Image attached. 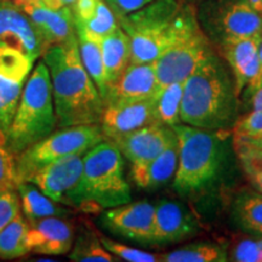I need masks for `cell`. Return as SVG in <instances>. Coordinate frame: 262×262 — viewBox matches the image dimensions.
<instances>
[{"label": "cell", "mask_w": 262, "mask_h": 262, "mask_svg": "<svg viewBox=\"0 0 262 262\" xmlns=\"http://www.w3.org/2000/svg\"><path fill=\"white\" fill-rule=\"evenodd\" d=\"M239 110L241 100L233 74L224 58L214 52L185 81L181 123L229 133Z\"/></svg>", "instance_id": "6da1fadb"}, {"label": "cell", "mask_w": 262, "mask_h": 262, "mask_svg": "<svg viewBox=\"0 0 262 262\" xmlns=\"http://www.w3.org/2000/svg\"><path fill=\"white\" fill-rule=\"evenodd\" d=\"M50 73L57 127L100 123L104 103L80 58L78 37L42 54Z\"/></svg>", "instance_id": "7a4b0ae2"}, {"label": "cell", "mask_w": 262, "mask_h": 262, "mask_svg": "<svg viewBox=\"0 0 262 262\" xmlns=\"http://www.w3.org/2000/svg\"><path fill=\"white\" fill-rule=\"evenodd\" d=\"M117 18L130 38V63H153L173 44L201 27L196 12L181 0H155Z\"/></svg>", "instance_id": "3957f363"}, {"label": "cell", "mask_w": 262, "mask_h": 262, "mask_svg": "<svg viewBox=\"0 0 262 262\" xmlns=\"http://www.w3.org/2000/svg\"><path fill=\"white\" fill-rule=\"evenodd\" d=\"M179 140V164L173 189L183 198L215 191L227 163L228 131H212L180 123L172 126Z\"/></svg>", "instance_id": "277c9868"}, {"label": "cell", "mask_w": 262, "mask_h": 262, "mask_svg": "<svg viewBox=\"0 0 262 262\" xmlns=\"http://www.w3.org/2000/svg\"><path fill=\"white\" fill-rule=\"evenodd\" d=\"M83 173L73 208L96 212L131 202V189L124 176V157L114 142L104 140L83 156Z\"/></svg>", "instance_id": "5b68a950"}, {"label": "cell", "mask_w": 262, "mask_h": 262, "mask_svg": "<svg viewBox=\"0 0 262 262\" xmlns=\"http://www.w3.org/2000/svg\"><path fill=\"white\" fill-rule=\"evenodd\" d=\"M57 129L50 73L44 61L31 72L6 136L5 147L15 157Z\"/></svg>", "instance_id": "8992f818"}, {"label": "cell", "mask_w": 262, "mask_h": 262, "mask_svg": "<svg viewBox=\"0 0 262 262\" xmlns=\"http://www.w3.org/2000/svg\"><path fill=\"white\" fill-rule=\"evenodd\" d=\"M100 123L57 127L54 133L15 157L16 182H28L33 173L66 157L85 155L104 141Z\"/></svg>", "instance_id": "52a82bcc"}, {"label": "cell", "mask_w": 262, "mask_h": 262, "mask_svg": "<svg viewBox=\"0 0 262 262\" xmlns=\"http://www.w3.org/2000/svg\"><path fill=\"white\" fill-rule=\"evenodd\" d=\"M196 18L216 47L229 38L262 35V14L249 0H202Z\"/></svg>", "instance_id": "ba28073f"}, {"label": "cell", "mask_w": 262, "mask_h": 262, "mask_svg": "<svg viewBox=\"0 0 262 262\" xmlns=\"http://www.w3.org/2000/svg\"><path fill=\"white\" fill-rule=\"evenodd\" d=\"M214 52V44L201 27L179 40L153 62L159 89L169 84L186 81Z\"/></svg>", "instance_id": "9c48e42d"}, {"label": "cell", "mask_w": 262, "mask_h": 262, "mask_svg": "<svg viewBox=\"0 0 262 262\" xmlns=\"http://www.w3.org/2000/svg\"><path fill=\"white\" fill-rule=\"evenodd\" d=\"M34 61L12 49H0V145L5 146L10 125Z\"/></svg>", "instance_id": "30bf717a"}, {"label": "cell", "mask_w": 262, "mask_h": 262, "mask_svg": "<svg viewBox=\"0 0 262 262\" xmlns=\"http://www.w3.org/2000/svg\"><path fill=\"white\" fill-rule=\"evenodd\" d=\"M262 35L226 39L217 45L220 56L233 74L237 93L244 100L262 88V63L258 56Z\"/></svg>", "instance_id": "8fae6325"}, {"label": "cell", "mask_w": 262, "mask_h": 262, "mask_svg": "<svg viewBox=\"0 0 262 262\" xmlns=\"http://www.w3.org/2000/svg\"><path fill=\"white\" fill-rule=\"evenodd\" d=\"M155 205L146 201L126 203L101 215L100 224L118 237L149 245L155 228Z\"/></svg>", "instance_id": "7c38bea8"}, {"label": "cell", "mask_w": 262, "mask_h": 262, "mask_svg": "<svg viewBox=\"0 0 262 262\" xmlns=\"http://www.w3.org/2000/svg\"><path fill=\"white\" fill-rule=\"evenodd\" d=\"M0 49L17 50L34 62L45 51L44 41L27 14L8 0H0Z\"/></svg>", "instance_id": "4fadbf2b"}, {"label": "cell", "mask_w": 262, "mask_h": 262, "mask_svg": "<svg viewBox=\"0 0 262 262\" xmlns=\"http://www.w3.org/2000/svg\"><path fill=\"white\" fill-rule=\"evenodd\" d=\"M83 156H70L49 164L33 173L28 182L37 186L52 201L73 208L74 194L83 173Z\"/></svg>", "instance_id": "5bb4252c"}, {"label": "cell", "mask_w": 262, "mask_h": 262, "mask_svg": "<svg viewBox=\"0 0 262 262\" xmlns=\"http://www.w3.org/2000/svg\"><path fill=\"white\" fill-rule=\"evenodd\" d=\"M155 208V228L149 245L163 247L180 243L201 229L194 214L181 202L163 199Z\"/></svg>", "instance_id": "9a60e30c"}, {"label": "cell", "mask_w": 262, "mask_h": 262, "mask_svg": "<svg viewBox=\"0 0 262 262\" xmlns=\"http://www.w3.org/2000/svg\"><path fill=\"white\" fill-rule=\"evenodd\" d=\"M112 142L131 165H135L156 158L164 149L178 142V136L171 126L156 122L118 137Z\"/></svg>", "instance_id": "2e32d148"}, {"label": "cell", "mask_w": 262, "mask_h": 262, "mask_svg": "<svg viewBox=\"0 0 262 262\" xmlns=\"http://www.w3.org/2000/svg\"><path fill=\"white\" fill-rule=\"evenodd\" d=\"M159 90L153 63H130L122 75L111 83L103 97L104 106L135 102L155 97Z\"/></svg>", "instance_id": "e0dca14e"}, {"label": "cell", "mask_w": 262, "mask_h": 262, "mask_svg": "<svg viewBox=\"0 0 262 262\" xmlns=\"http://www.w3.org/2000/svg\"><path fill=\"white\" fill-rule=\"evenodd\" d=\"M158 122L155 97L135 102L104 106L100 125L104 139L113 141L141 127Z\"/></svg>", "instance_id": "ac0fdd59"}, {"label": "cell", "mask_w": 262, "mask_h": 262, "mask_svg": "<svg viewBox=\"0 0 262 262\" xmlns=\"http://www.w3.org/2000/svg\"><path fill=\"white\" fill-rule=\"evenodd\" d=\"M22 10L40 34L45 50L52 45L66 44L77 38V28L71 8H51L41 0H32Z\"/></svg>", "instance_id": "d6986e66"}, {"label": "cell", "mask_w": 262, "mask_h": 262, "mask_svg": "<svg viewBox=\"0 0 262 262\" xmlns=\"http://www.w3.org/2000/svg\"><path fill=\"white\" fill-rule=\"evenodd\" d=\"M27 248L29 254L67 255L74 244V227L64 217H45L28 224Z\"/></svg>", "instance_id": "ffe728a7"}, {"label": "cell", "mask_w": 262, "mask_h": 262, "mask_svg": "<svg viewBox=\"0 0 262 262\" xmlns=\"http://www.w3.org/2000/svg\"><path fill=\"white\" fill-rule=\"evenodd\" d=\"M178 164L179 140L149 162L131 165V179L140 188L155 191L173 180Z\"/></svg>", "instance_id": "44dd1931"}, {"label": "cell", "mask_w": 262, "mask_h": 262, "mask_svg": "<svg viewBox=\"0 0 262 262\" xmlns=\"http://www.w3.org/2000/svg\"><path fill=\"white\" fill-rule=\"evenodd\" d=\"M100 42L107 83L110 85L117 80L130 64V38L124 29L118 26L112 33L101 38Z\"/></svg>", "instance_id": "7402d4cb"}, {"label": "cell", "mask_w": 262, "mask_h": 262, "mask_svg": "<svg viewBox=\"0 0 262 262\" xmlns=\"http://www.w3.org/2000/svg\"><path fill=\"white\" fill-rule=\"evenodd\" d=\"M17 192L21 199V209L28 224L52 216L68 217L71 215L68 209L58 205L60 203L52 201L31 182L19 183Z\"/></svg>", "instance_id": "603a6c76"}, {"label": "cell", "mask_w": 262, "mask_h": 262, "mask_svg": "<svg viewBox=\"0 0 262 262\" xmlns=\"http://www.w3.org/2000/svg\"><path fill=\"white\" fill-rule=\"evenodd\" d=\"M232 219L244 233L262 237V193L256 189H244L232 204Z\"/></svg>", "instance_id": "cb8c5ba5"}, {"label": "cell", "mask_w": 262, "mask_h": 262, "mask_svg": "<svg viewBox=\"0 0 262 262\" xmlns=\"http://www.w3.org/2000/svg\"><path fill=\"white\" fill-rule=\"evenodd\" d=\"M77 37L81 62H83L85 70L89 73L103 100L104 95L107 93L108 83L100 39L91 37L90 34L81 31V29H77Z\"/></svg>", "instance_id": "d4e9b609"}, {"label": "cell", "mask_w": 262, "mask_h": 262, "mask_svg": "<svg viewBox=\"0 0 262 262\" xmlns=\"http://www.w3.org/2000/svg\"><path fill=\"white\" fill-rule=\"evenodd\" d=\"M163 262H225L228 261L227 245L215 242H195L159 254Z\"/></svg>", "instance_id": "484cf974"}, {"label": "cell", "mask_w": 262, "mask_h": 262, "mask_svg": "<svg viewBox=\"0 0 262 262\" xmlns=\"http://www.w3.org/2000/svg\"><path fill=\"white\" fill-rule=\"evenodd\" d=\"M28 222L19 214L0 231V258L14 260L29 254L27 248Z\"/></svg>", "instance_id": "4316f807"}, {"label": "cell", "mask_w": 262, "mask_h": 262, "mask_svg": "<svg viewBox=\"0 0 262 262\" xmlns=\"http://www.w3.org/2000/svg\"><path fill=\"white\" fill-rule=\"evenodd\" d=\"M185 81L172 83L160 88L155 96L156 114L158 122L173 126L181 123V102Z\"/></svg>", "instance_id": "83f0119b"}, {"label": "cell", "mask_w": 262, "mask_h": 262, "mask_svg": "<svg viewBox=\"0 0 262 262\" xmlns=\"http://www.w3.org/2000/svg\"><path fill=\"white\" fill-rule=\"evenodd\" d=\"M233 149L239 166L254 189L262 193V149L249 141L233 137Z\"/></svg>", "instance_id": "f1b7e54d"}, {"label": "cell", "mask_w": 262, "mask_h": 262, "mask_svg": "<svg viewBox=\"0 0 262 262\" xmlns=\"http://www.w3.org/2000/svg\"><path fill=\"white\" fill-rule=\"evenodd\" d=\"M71 261L77 262H113L119 261L103 247L96 235L89 232L80 234L68 253Z\"/></svg>", "instance_id": "f546056e"}, {"label": "cell", "mask_w": 262, "mask_h": 262, "mask_svg": "<svg viewBox=\"0 0 262 262\" xmlns=\"http://www.w3.org/2000/svg\"><path fill=\"white\" fill-rule=\"evenodd\" d=\"M118 26V18L112 8L104 0H101L94 14L85 22L75 24V28L86 32L91 37L101 39L112 33Z\"/></svg>", "instance_id": "4dcf8cb0"}, {"label": "cell", "mask_w": 262, "mask_h": 262, "mask_svg": "<svg viewBox=\"0 0 262 262\" xmlns=\"http://www.w3.org/2000/svg\"><path fill=\"white\" fill-rule=\"evenodd\" d=\"M228 261L235 262H262V251L257 237L237 238L231 245H227Z\"/></svg>", "instance_id": "1f68e13d"}, {"label": "cell", "mask_w": 262, "mask_h": 262, "mask_svg": "<svg viewBox=\"0 0 262 262\" xmlns=\"http://www.w3.org/2000/svg\"><path fill=\"white\" fill-rule=\"evenodd\" d=\"M233 137L245 141H257L262 139V110H251L250 112L239 116L232 127Z\"/></svg>", "instance_id": "d6a6232c"}, {"label": "cell", "mask_w": 262, "mask_h": 262, "mask_svg": "<svg viewBox=\"0 0 262 262\" xmlns=\"http://www.w3.org/2000/svg\"><path fill=\"white\" fill-rule=\"evenodd\" d=\"M101 243L110 253L120 260L127 262H156L159 261V254H152L148 251L140 250V249L127 247L125 244L113 241L107 237H100Z\"/></svg>", "instance_id": "836d02e7"}, {"label": "cell", "mask_w": 262, "mask_h": 262, "mask_svg": "<svg viewBox=\"0 0 262 262\" xmlns=\"http://www.w3.org/2000/svg\"><path fill=\"white\" fill-rule=\"evenodd\" d=\"M21 214V199L17 189L0 191V231Z\"/></svg>", "instance_id": "e575fe53"}, {"label": "cell", "mask_w": 262, "mask_h": 262, "mask_svg": "<svg viewBox=\"0 0 262 262\" xmlns=\"http://www.w3.org/2000/svg\"><path fill=\"white\" fill-rule=\"evenodd\" d=\"M5 189H17L15 156L0 145V191Z\"/></svg>", "instance_id": "d590c367"}, {"label": "cell", "mask_w": 262, "mask_h": 262, "mask_svg": "<svg viewBox=\"0 0 262 262\" xmlns=\"http://www.w3.org/2000/svg\"><path fill=\"white\" fill-rule=\"evenodd\" d=\"M152 2H155V0H113L111 8L118 17V16H124L137 11V10Z\"/></svg>", "instance_id": "8d00e7d4"}, {"label": "cell", "mask_w": 262, "mask_h": 262, "mask_svg": "<svg viewBox=\"0 0 262 262\" xmlns=\"http://www.w3.org/2000/svg\"><path fill=\"white\" fill-rule=\"evenodd\" d=\"M247 107L251 110H262V88L251 94L247 100H245Z\"/></svg>", "instance_id": "74e56055"}, {"label": "cell", "mask_w": 262, "mask_h": 262, "mask_svg": "<svg viewBox=\"0 0 262 262\" xmlns=\"http://www.w3.org/2000/svg\"><path fill=\"white\" fill-rule=\"evenodd\" d=\"M42 3L51 6V8H71L77 0H41Z\"/></svg>", "instance_id": "f35d334b"}, {"label": "cell", "mask_w": 262, "mask_h": 262, "mask_svg": "<svg viewBox=\"0 0 262 262\" xmlns=\"http://www.w3.org/2000/svg\"><path fill=\"white\" fill-rule=\"evenodd\" d=\"M249 3L253 5L255 10H257L260 14H262V0H249Z\"/></svg>", "instance_id": "ab89813d"}, {"label": "cell", "mask_w": 262, "mask_h": 262, "mask_svg": "<svg viewBox=\"0 0 262 262\" xmlns=\"http://www.w3.org/2000/svg\"><path fill=\"white\" fill-rule=\"evenodd\" d=\"M9 3H11V4H14L16 6H18V8H24L26 4H28L29 2H32V0H8Z\"/></svg>", "instance_id": "60d3db41"}, {"label": "cell", "mask_w": 262, "mask_h": 262, "mask_svg": "<svg viewBox=\"0 0 262 262\" xmlns=\"http://www.w3.org/2000/svg\"><path fill=\"white\" fill-rule=\"evenodd\" d=\"M249 142L254 143V145H256L257 147H260V148L262 149V139L261 140H257V141H249Z\"/></svg>", "instance_id": "b9f144b4"}, {"label": "cell", "mask_w": 262, "mask_h": 262, "mask_svg": "<svg viewBox=\"0 0 262 262\" xmlns=\"http://www.w3.org/2000/svg\"><path fill=\"white\" fill-rule=\"evenodd\" d=\"M258 56H260V61L262 63V38H261V41H260V47H258Z\"/></svg>", "instance_id": "7bdbcfd3"}, {"label": "cell", "mask_w": 262, "mask_h": 262, "mask_svg": "<svg viewBox=\"0 0 262 262\" xmlns=\"http://www.w3.org/2000/svg\"><path fill=\"white\" fill-rule=\"evenodd\" d=\"M104 2H106V3H107V4H108V5H110V6H111V5H112V3H113V0H104Z\"/></svg>", "instance_id": "ee69618b"}, {"label": "cell", "mask_w": 262, "mask_h": 262, "mask_svg": "<svg viewBox=\"0 0 262 262\" xmlns=\"http://www.w3.org/2000/svg\"><path fill=\"white\" fill-rule=\"evenodd\" d=\"M258 242H260V247H261V251H262V237L258 238Z\"/></svg>", "instance_id": "f6af8a7d"}]
</instances>
